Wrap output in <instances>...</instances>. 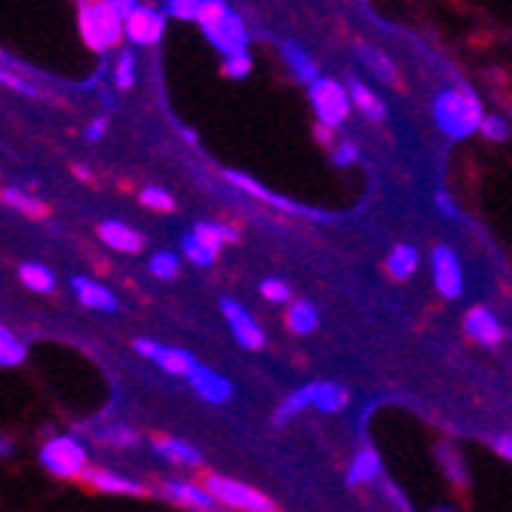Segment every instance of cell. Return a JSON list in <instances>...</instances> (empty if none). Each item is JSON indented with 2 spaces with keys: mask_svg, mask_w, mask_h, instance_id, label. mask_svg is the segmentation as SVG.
Segmentation results:
<instances>
[{
  "mask_svg": "<svg viewBox=\"0 0 512 512\" xmlns=\"http://www.w3.org/2000/svg\"><path fill=\"white\" fill-rule=\"evenodd\" d=\"M433 117L448 138L460 142V138H470L473 132H479L485 111L470 89H442L433 99Z\"/></svg>",
  "mask_w": 512,
  "mask_h": 512,
  "instance_id": "obj_1",
  "label": "cell"
},
{
  "mask_svg": "<svg viewBox=\"0 0 512 512\" xmlns=\"http://www.w3.org/2000/svg\"><path fill=\"white\" fill-rule=\"evenodd\" d=\"M77 31L89 50L108 53L123 40V19L111 0H83L77 7Z\"/></svg>",
  "mask_w": 512,
  "mask_h": 512,
  "instance_id": "obj_2",
  "label": "cell"
},
{
  "mask_svg": "<svg viewBox=\"0 0 512 512\" xmlns=\"http://www.w3.org/2000/svg\"><path fill=\"white\" fill-rule=\"evenodd\" d=\"M307 96H310V105L316 111V120L322 129H338L347 117H350V99H347V89L344 83L332 80V77H316L310 86H307Z\"/></svg>",
  "mask_w": 512,
  "mask_h": 512,
  "instance_id": "obj_3",
  "label": "cell"
},
{
  "mask_svg": "<svg viewBox=\"0 0 512 512\" xmlns=\"http://www.w3.org/2000/svg\"><path fill=\"white\" fill-rule=\"evenodd\" d=\"M206 40L215 46V50L227 59V56H240V53H249V31H246V22L240 19V13L234 7H224L218 16H212L209 22L200 25Z\"/></svg>",
  "mask_w": 512,
  "mask_h": 512,
  "instance_id": "obj_4",
  "label": "cell"
},
{
  "mask_svg": "<svg viewBox=\"0 0 512 512\" xmlns=\"http://www.w3.org/2000/svg\"><path fill=\"white\" fill-rule=\"evenodd\" d=\"M40 463L59 479H80L86 473V448L74 436H53L40 448Z\"/></svg>",
  "mask_w": 512,
  "mask_h": 512,
  "instance_id": "obj_5",
  "label": "cell"
},
{
  "mask_svg": "<svg viewBox=\"0 0 512 512\" xmlns=\"http://www.w3.org/2000/svg\"><path fill=\"white\" fill-rule=\"evenodd\" d=\"M203 488L212 494L215 503H224L230 509H240V512H273L270 497H264L261 491H255L246 482H237V479H227V476L212 473V476L203 479Z\"/></svg>",
  "mask_w": 512,
  "mask_h": 512,
  "instance_id": "obj_6",
  "label": "cell"
},
{
  "mask_svg": "<svg viewBox=\"0 0 512 512\" xmlns=\"http://www.w3.org/2000/svg\"><path fill=\"white\" fill-rule=\"evenodd\" d=\"M166 31V16L163 10L135 4V10L123 19V40H129L132 46H154L160 43Z\"/></svg>",
  "mask_w": 512,
  "mask_h": 512,
  "instance_id": "obj_7",
  "label": "cell"
},
{
  "mask_svg": "<svg viewBox=\"0 0 512 512\" xmlns=\"http://www.w3.org/2000/svg\"><path fill=\"white\" fill-rule=\"evenodd\" d=\"M132 350L148 356L151 362H157L163 371H169V375H181V378H188L191 368L197 365V356L194 353L181 350V347H166V344H160L154 338H135Z\"/></svg>",
  "mask_w": 512,
  "mask_h": 512,
  "instance_id": "obj_8",
  "label": "cell"
},
{
  "mask_svg": "<svg viewBox=\"0 0 512 512\" xmlns=\"http://www.w3.org/2000/svg\"><path fill=\"white\" fill-rule=\"evenodd\" d=\"M430 264H433V283L439 295L448 301H457L463 295V267H460L457 252L451 246H436L430 255Z\"/></svg>",
  "mask_w": 512,
  "mask_h": 512,
  "instance_id": "obj_9",
  "label": "cell"
},
{
  "mask_svg": "<svg viewBox=\"0 0 512 512\" xmlns=\"http://www.w3.org/2000/svg\"><path fill=\"white\" fill-rule=\"evenodd\" d=\"M221 313H224V319H227V325H230V332H234V338H237V344H240L243 350H261V347L267 344L264 329H261V325L255 322V316H252L240 301H234V298L221 301Z\"/></svg>",
  "mask_w": 512,
  "mask_h": 512,
  "instance_id": "obj_10",
  "label": "cell"
},
{
  "mask_svg": "<svg viewBox=\"0 0 512 512\" xmlns=\"http://www.w3.org/2000/svg\"><path fill=\"white\" fill-rule=\"evenodd\" d=\"M188 381H191V387L197 390V396L206 399V402H212V405H221V402H227L230 396H234V384H230L224 375H218L215 368L203 365V362H197V365L191 368Z\"/></svg>",
  "mask_w": 512,
  "mask_h": 512,
  "instance_id": "obj_11",
  "label": "cell"
},
{
  "mask_svg": "<svg viewBox=\"0 0 512 512\" xmlns=\"http://www.w3.org/2000/svg\"><path fill=\"white\" fill-rule=\"evenodd\" d=\"M99 237L108 249L123 252V255H138L145 249V237L138 234L135 227H129L126 221H117V218H108L99 224Z\"/></svg>",
  "mask_w": 512,
  "mask_h": 512,
  "instance_id": "obj_12",
  "label": "cell"
},
{
  "mask_svg": "<svg viewBox=\"0 0 512 512\" xmlns=\"http://www.w3.org/2000/svg\"><path fill=\"white\" fill-rule=\"evenodd\" d=\"M71 289L77 295V301L89 310H99V313H117L120 310V301L111 289H105L102 283H96V279L89 276H74L71 279Z\"/></svg>",
  "mask_w": 512,
  "mask_h": 512,
  "instance_id": "obj_13",
  "label": "cell"
},
{
  "mask_svg": "<svg viewBox=\"0 0 512 512\" xmlns=\"http://www.w3.org/2000/svg\"><path fill=\"white\" fill-rule=\"evenodd\" d=\"M463 329H467V335L473 338V341H479V344H485V347H497L500 341H503V325H500V319L488 310V307H473L470 313H467V319H463Z\"/></svg>",
  "mask_w": 512,
  "mask_h": 512,
  "instance_id": "obj_14",
  "label": "cell"
},
{
  "mask_svg": "<svg viewBox=\"0 0 512 512\" xmlns=\"http://www.w3.org/2000/svg\"><path fill=\"white\" fill-rule=\"evenodd\" d=\"M163 494L172 500V503H181V506H191L197 512H212L218 503L212 500V494L197 485V482H188V479H172L163 485Z\"/></svg>",
  "mask_w": 512,
  "mask_h": 512,
  "instance_id": "obj_15",
  "label": "cell"
},
{
  "mask_svg": "<svg viewBox=\"0 0 512 512\" xmlns=\"http://www.w3.org/2000/svg\"><path fill=\"white\" fill-rule=\"evenodd\" d=\"M307 390H310V408H316L322 414H338L350 405V393L341 384L316 381V384H307Z\"/></svg>",
  "mask_w": 512,
  "mask_h": 512,
  "instance_id": "obj_16",
  "label": "cell"
},
{
  "mask_svg": "<svg viewBox=\"0 0 512 512\" xmlns=\"http://www.w3.org/2000/svg\"><path fill=\"white\" fill-rule=\"evenodd\" d=\"M154 451L169 460V463H178V467H200L203 463V454L188 445V442H181L178 436H163V439H154Z\"/></svg>",
  "mask_w": 512,
  "mask_h": 512,
  "instance_id": "obj_17",
  "label": "cell"
},
{
  "mask_svg": "<svg viewBox=\"0 0 512 512\" xmlns=\"http://www.w3.org/2000/svg\"><path fill=\"white\" fill-rule=\"evenodd\" d=\"M347 99H350V105L353 108H359L368 120H384L387 117V108H384V102L371 92L362 80H356V77H350L347 80Z\"/></svg>",
  "mask_w": 512,
  "mask_h": 512,
  "instance_id": "obj_18",
  "label": "cell"
},
{
  "mask_svg": "<svg viewBox=\"0 0 512 512\" xmlns=\"http://www.w3.org/2000/svg\"><path fill=\"white\" fill-rule=\"evenodd\" d=\"M191 234L203 243V246H209L212 252H221L227 243H237L240 240V230L237 227H230V224H221V221H200Z\"/></svg>",
  "mask_w": 512,
  "mask_h": 512,
  "instance_id": "obj_19",
  "label": "cell"
},
{
  "mask_svg": "<svg viewBox=\"0 0 512 512\" xmlns=\"http://www.w3.org/2000/svg\"><path fill=\"white\" fill-rule=\"evenodd\" d=\"M417 267H421V252H417L414 246H408V243H399L387 255V273H390V279H396V283L411 279L417 273Z\"/></svg>",
  "mask_w": 512,
  "mask_h": 512,
  "instance_id": "obj_20",
  "label": "cell"
},
{
  "mask_svg": "<svg viewBox=\"0 0 512 512\" xmlns=\"http://www.w3.org/2000/svg\"><path fill=\"white\" fill-rule=\"evenodd\" d=\"M356 53H359V59L365 62V68L375 74L378 80H384V83H396L399 80V71H396V65H393V59L387 56V53H381L378 46H371V43H356Z\"/></svg>",
  "mask_w": 512,
  "mask_h": 512,
  "instance_id": "obj_21",
  "label": "cell"
},
{
  "mask_svg": "<svg viewBox=\"0 0 512 512\" xmlns=\"http://www.w3.org/2000/svg\"><path fill=\"white\" fill-rule=\"evenodd\" d=\"M381 476V457L375 448H362L353 460H350V470H347V485H365V482H375Z\"/></svg>",
  "mask_w": 512,
  "mask_h": 512,
  "instance_id": "obj_22",
  "label": "cell"
},
{
  "mask_svg": "<svg viewBox=\"0 0 512 512\" xmlns=\"http://www.w3.org/2000/svg\"><path fill=\"white\" fill-rule=\"evenodd\" d=\"M283 59H286V65L292 68V74L301 80V83H313L316 77H319V68H316V62L310 59V53L304 50L301 43H295V40H286L283 43Z\"/></svg>",
  "mask_w": 512,
  "mask_h": 512,
  "instance_id": "obj_23",
  "label": "cell"
},
{
  "mask_svg": "<svg viewBox=\"0 0 512 512\" xmlns=\"http://www.w3.org/2000/svg\"><path fill=\"white\" fill-rule=\"evenodd\" d=\"M224 178H227L230 184H237L240 191H246V194H252V197H258V200H264V203H270V206H276V209L301 212V206H295V203H289V200H283V197L270 194V191L264 188V184H258L255 178H249V175H243V172H224Z\"/></svg>",
  "mask_w": 512,
  "mask_h": 512,
  "instance_id": "obj_24",
  "label": "cell"
},
{
  "mask_svg": "<svg viewBox=\"0 0 512 512\" xmlns=\"http://www.w3.org/2000/svg\"><path fill=\"white\" fill-rule=\"evenodd\" d=\"M286 325H289V332L298 338L313 335L319 329V313L310 301H292L289 313H286Z\"/></svg>",
  "mask_w": 512,
  "mask_h": 512,
  "instance_id": "obj_25",
  "label": "cell"
},
{
  "mask_svg": "<svg viewBox=\"0 0 512 512\" xmlns=\"http://www.w3.org/2000/svg\"><path fill=\"white\" fill-rule=\"evenodd\" d=\"M83 479L89 485H96L99 491L105 494H145V488L132 482V479H123L117 473H108V470H96V473H83Z\"/></svg>",
  "mask_w": 512,
  "mask_h": 512,
  "instance_id": "obj_26",
  "label": "cell"
},
{
  "mask_svg": "<svg viewBox=\"0 0 512 512\" xmlns=\"http://www.w3.org/2000/svg\"><path fill=\"white\" fill-rule=\"evenodd\" d=\"M19 279L25 283V289H31V292H40V295H46V292H53L56 289V273L46 267V264H37V261H25L22 267H19Z\"/></svg>",
  "mask_w": 512,
  "mask_h": 512,
  "instance_id": "obj_27",
  "label": "cell"
},
{
  "mask_svg": "<svg viewBox=\"0 0 512 512\" xmlns=\"http://www.w3.org/2000/svg\"><path fill=\"white\" fill-rule=\"evenodd\" d=\"M28 359V347L25 341L7 329V325H0V368H16Z\"/></svg>",
  "mask_w": 512,
  "mask_h": 512,
  "instance_id": "obj_28",
  "label": "cell"
},
{
  "mask_svg": "<svg viewBox=\"0 0 512 512\" xmlns=\"http://www.w3.org/2000/svg\"><path fill=\"white\" fill-rule=\"evenodd\" d=\"M0 200H4L7 206H13V209H19V212H25V215H31V218H43L46 215V206L37 197H31V194H25L19 188L0 191Z\"/></svg>",
  "mask_w": 512,
  "mask_h": 512,
  "instance_id": "obj_29",
  "label": "cell"
},
{
  "mask_svg": "<svg viewBox=\"0 0 512 512\" xmlns=\"http://www.w3.org/2000/svg\"><path fill=\"white\" fill-rule=\"evenodd\" d=\"M304 408H310V390H307V387H301L298 393H292L283 405H279V411L273 414V424L279 427V424L292 421V417H295V414H301Z\"/></svg>",
  "mask_w": 512,
  "mask_h": 512,
  "instance_id": "obj_30",
  "label": "cell"
},
{
  "mask_svg": "<svg viewBox=\"0 0 512 512\" xmlns=\"http://www.w3.org/2000/svg\"><path fill=\"white\" fill-rule=\"evenodd\" d=\"M181 252H184V258H188L191 264H197V267H209L218 258V252H212L209 246H203L194 234H188V237L181 240Z\"/></svg>",
  "mask_w": 512,
  "mask_h": 512,
  "instance_id": "obj_31",
  "label": "cell"
},
{
  "mask_svg": "<svg viewBox=\"0 0 512 512\" xmlns=\"http://www.w3.org/2000/svg\"><path fill=\"white\" fill-rule=\"evenodd\" d=\"M151 273L157 276V279H163V283H172V279L178 276V255L175 252H154L151 255Z\"/></svg>",
  "mask_w": 512,
  "mask_h": 512,
  "instance_id": "obj_32",
  "label": "cell"
},
{
  "mask_svg": "<svg viewBox=\"0 0 512 512\" xmlns=\"http://www.w3.org/2000/svg\"><path fill=\"white\" fill-rule=\"evenodd\" d=\"M258 292H261V298L270 301V304H289V301H292V289H289L286 279H264Z\"/></svg>",
  "mask_w": 512,
  "mask_h": 512,
  "instance_id": "obj_33",
  "label": "cell"
},
{
  "mask_svg": "<svg viewBox=\"0 0 512 512\" xmlns=\"http://www.w3.org/2000/svg\"><path fill=\"white\" fill-rule=\"evenodd\" d=\"M114 83H117L120 89H132V83H135V53H132V50H123V53L117 56Z\"/></svg>",
  "mask_w": 512,
  "mask_h": 512,
  "instance_id": "obj_34",
  "label": "cell"
},
{
  "mask_svg": "<svg viewBox=\"0 0 512 512\" xmlns=\"http://www.w3.org/2000/svg\"><path fill=\"white\" fill-rule=\"evenodd\" d=\"M479 132L488 138V142H506V138H509V123H506V117L485 114L482 123H479Z\"/></svg>",
  "mask_w": 512,
  "mask_h": 512,
  "instance_id": "obj_35",
  "label": "cell"
},
{
  "mask_svg": "<svg viewBox=\"0 0 512 512\" xmlns=\"http://www.w3.org/2000/svg\"><path fill=\"white\" fill-rule=\"evenodd\" d=\"M200 4H203V0H175V4H166L163 16H172V19H181V22H197Z\"/></svg>",
  "mask_w": 512,
  "mask_h": 512,
  "instance_id": "obj_36",
  "label": "cell"
},
{
  "mask_svg": "<svg viewBox=\"0 0 512 512\" xmlns=\"http://www.w3.org/2000/svg\"><path fill=\"white\" fill-rule=\"evenodd\" d=\"M142 206H148V209H154V212H172V209H175V200H172V194L163 191V188H145V191H142Z\"/></svg>",
  "mask_w": 512,
  "mask_h": 512,
  "instance_id": "obj_37",
  "label": "cell"
},
{
  "mask_svg": "<svg viewBox=\"0 0 512 512\" xmlns=\"http://www.w3.org/2000/svg\"><path fill=\"white\" fill-rule=\"evenodd\" d=\"M221 71H224V77H230V80H243V77H249V74H252V56H249V53L227 56Z\"/></svg>",
  "mask_w": 512,
  "mask_h": 512,
  "instance_id": "obj_38",
  "label": "cell"
},
{
  "mask_svg": "<svg viewBox=\"0 0 512 512\" xmlns=\"http://www.w3.org/2000/svg\"><path fill=\"white\" fill-rule=\"evenodd\" d=\"M102 442H108V445H135V433L129 430V427H108V430H102V436H99Z\"/></svg>",
  "mask_w": 512,
  "mask_h": 512,
  "instance_id": "obj_39",
  "label": "cell"
},
{
  "mask_svg": "<svg viewBox=\"0 0 512 512\" xmlns=\"http://www.w3.org/2000/svg\"><path fill=\"white\" fill-rule=\"evenodd\" d=\"M0 83L10 86V89H16V92H22V96H37V89H34L31 83H25L19 74H13V71H7V68H0Z\"/></svg>",
  "mask_w": 512,
  "mask_h": 512,
  "instance_id": "obj_40",
  "label": "cell"
},
{
  "mask_svg": "<svg viewBox=\"0 0 512 512\" xmlns=\"http://www.w3.org/2000/svg\"><path fill=\"white\" fill-rule=\"evenodd\" d=\"M442 457H445V473H448L457 485H467V473H463V467H460V457H457L451 448H445Z\"/></svg>",
  "mask_w": 512,
  "mask_h": 512,
  "instance_id": "obj_41",
  "label": "cell"
},
{
  "mask_svg": "<svg viewBox=\"0 0 512 512\" xmlns=\"http://www.w3.org/2000/svg\"><path fill=\"white\" fill-rule=\"evenodd\" d=\"M356 157H359V151H356V145L353 142H341L335 151H332V163L335 166H350V163H356Z\"/></svg>",
  "mask_w": 512,
  "mask_h": 512,
  "instance_id": "obj_42",
  "label": "cell"
},
{
  "mask_svg": "<svg viewBox=\"0 0 512 512\" xmlns=\"http://www.w3.org/2000/svg\"><path fill=\"white\" fill-rule=\"evenodd\" d=\"M105 132H108V120H105V117H96V120H89V123H86V129H83V135H86V142H89V145L102 142V138H105Z\"/></svg>",
  "mask_w": 512,
  "mask_h": 512,
  "instance_id": "obj_43",
  "label": "cell"
},
{
  "mask_svg": "<svg viewBox=\"0 0 512 512\" xmlns=\"http://www.w3.org/2000/svg\"><path fill=\"white\" fill-rule=\"evenodd\" d=\"M494 451H500V457H503V460H509V457H512V439H509V433H500V436H497Z\"/></svg>",
  "mask_w": 512,
  "mask_h": 512,
  "instance_id": "obj_44",
  "label": "cell"
},
{
  "mask_svg": "<svg viewBox=\"0 0 512 512\" xmlns=\"http://www.w3.org/2000/svg\"><path fill=\"white\" fill-rule=\"evenodd\" d=\"M436 206H439L445 215H457V206H454V200H451L448 194H436Z\"/></svg>",
  "mask_w": 512,
  "mask_h": 512,
  "instance_id": "obj_45",
  "label": "cell"
},
{
  "mask_svg": "<svg viewBox=\"0 0 512 512\" xmlns=\"http://www.w3.org/2000/svg\"><path fill=\"white\" fill-rule=\"evenodd\" d=\"M13 454V439L0 433V457H10Z\"/></svg>",
  "mask_w": 512,
  "mask_h": 512,
  "instance_id": "obj_46",
  "label": "cell"
},
{
  "mask_svg": "<svg viewBox=\"0 0 512 512\" xmlns=\"http://www.w3.org/2000/svg\"><path fill=\"white\" fill-rule=\"evenodd\" d=\"M181 138H184L188 145H197V142H200V135H197L194 129H188V126H181Z\"/></svg>",
  "mask_w": 512,
  "mask_h": 512,
  "instance_id": "obj_47",
  "label": "cell"
},
{
  "mask_svg": "<svg viewBox=\"0 0 512 512\" xmlns=\"http://www.w3.org/2000/svg\"><path fill=\"white\" fill-rule=\"evenodd\" d=\"M74 175H77L80 181H92V172H89L86 166H74Z\"/></svg>",
  "mask_w": 512,
  "mask_h": 512,
  "instance_id": "obj_48",
  "label": "cell"
},
{
  "mask_svg": "<svg viewBox=\"0 0 512 512\" xmlns=\"http://www.w3.org/2000/svg\"><path fill=\"white\" fill-rule=\"evenodd\" d=\"M316 135L322 138L325 145H332V132H329V129H322V126H319V132H316Z\"/></svg>",
  "mask_w": 512,
  "mask_h": 512,
  "instance_id": "obj_49",
  "label": "cell"
},
{
  "mask_svg": "<svg viewBox=\"0 0 512 512\" xmlns=\"http://www.w3.org/2000/svg\"><path fill=\"white\" fill-rule=\"evenodd\" d=\"M436 512H454V509H445V506H442V509H436Z\"/></svg>",
  "mask_w": 512,
  "mask_h": 512,
  "instance_id": "obj_50",
  "label": "cell"
}]
</instances>
